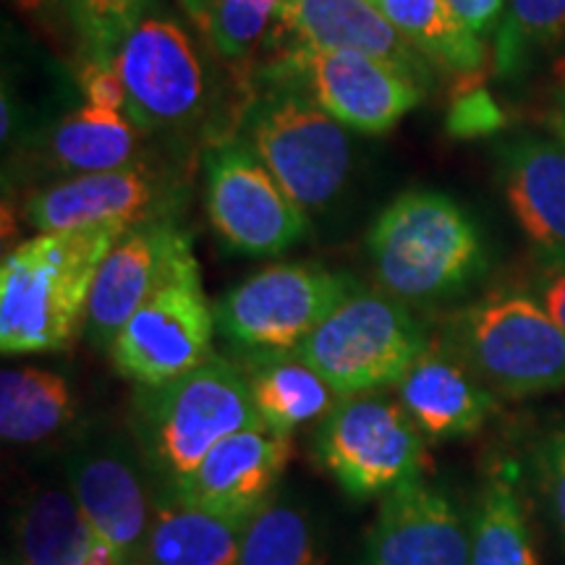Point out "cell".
<instances>
[{
  "label": "cell",
  "mask_w": 565,
  "mask_h": 565,
  "mask_svg": "<svg viewBox=\"0 0 565 565\" xmlns=\"http://www.w3.org/2000/svg\"><path fill=\"white\" fill-rule=\"evenodd\" d=\"M17 565H121L76 505L68 484H45L19 508Z\"/></svg>",
  "instance_id": "44dd1931"
},
{
  "label": "cell",
  "mask_w": 565,
  "mask_h": 565,
  "mask_svg": "<svg viewBox=\"0 0 565 565\" xmlns=\"http://www.w3.org/2000/svg\"><path fill=\"white\" fill-rule=\"evenodd\" d=\"M540 484L550 524L565 553V422L545 437L540 450Z\"/></svg>",
  "instance_id": "1f68e13d"
},
{
  "label": "cell",
  "mask_w": 565,
  "mask_h": 565,
  "mask_svg": "<svg viewBox=\"0 0 565 565\" xmlns=\"http://www.w3.org/2000/svg\"><path fill=\"white\" fill-rule=\"evenodd\" d=\"M291 456V435L273 433L263 422L252 424L217 443L171 494L202 511L252 519L278 492Z\"/></svg>",
  "instance_id": "2e32d148"
},
{
  "label": "cell",
  "mask_w": 565,
  "mask_h": 565,
  "mask_svg": "<svg viewBox=\"0 0 565 565\" xmlns=\"http://www.w3.org/2000/svg\"><path fill=\"white\" fill-rule=\"evenodd\" d=\"M66 484L121 565H145L154 482L134 437L92 435L71 448Z\"/></svg>",
  "instance_id": "8fae6325"
},
{
  "label": "cell",
  "mask_w": 565,
  "mask_h": 565,
  "mask_svg": "<svg viewBox=\"0 0 565 565\" xmlns=\"http://www.w3.org/2000/svg\"><path fill=\"white\" fill-rule=\"evenodd\" d=\"M76 398L68 380L40 366H17L0 374V437L11 445H34L58 435L74 419Z\"/></svg>",
  "instance_id": "d4e9b609"
},
{
  "label": "cell",
  "mask_w": 565,
  "mask_h": 565,
  "mask_svg": "<svg viewBox=\"0 0 565 565\" xmlns=\"http://www.w3.org/2000/svg\"><path fill=\"white\" fill-rule=\"evenodd\" d=\"M192 244L166 217L134 225L103 259L89 294L84 335L97 349L110 351L116 335L171 275L179 254Z\"/></svg>",
  "instance_id": "9a60e30c"
},
{
  "label": "cell",
  "mask_w": 565,
  "mask_h": 565,
  "mask_svg": "<svg viewBox=\"0 0 565 565\" xmlns=\"http://www.w3.org/2000/svg\"><path fill=\"white\" fill-rule=\"evenodd\" d=\"M158 183L145 168L82 173L32 194L24 217L40 233L79 231L92 225H139L152 221Z\"/></svg>",
  "instance_id": "d6986e66"
},
{
  "label": "cell",
  "mask_w": 565,
  "mask_h": 565,
  "mask_svg": "<svg viewBox=\"0 0 565 565\" xmlns=\"http://www.w3.org/2000/svg\"><path fill=\"white\" fill-rule=\"evenodd\" d=\"M134 225H92L38 233L6 254L0 267V349L61 351L84 330L103 259Z\"/></svg>",
  "instance_id": "6da1fadb"
},
{
  "label": "cell",
  "mask_w": 565,
  "mask_h": 565,
  "mask_svg": "<svg viewBox=\"0 0 565 565\" xmlns=\"http://www.w3.org/2000/svg\"><path fill=\"white\" fill-rule=\"evenodd\" d=\"M147 0H71V17L97 58H113L141 21Z\"/></svg>",
  "instance_id": "4dcf8cb0"
},
{
  "label": "cell",
  "mask_w": 565,
  "mask_h": 565,
  "mask_svg": "<svg viewBox=\"0 0 565 565\" xmlns=\"http://www.w3.org/2000/svg\"><path fill=\"white\" fill-rule=\"evenodd\" d=\"M471 565H542L521 500L519 466L494 461L477 492L469 521Z\"/></svg>",
  "instance_id": "cb8c5ba5"
},
{
  "label": "cell",
  "mask_w": 565,
  "mask_h": 565,
  "mask_svg": "<svg viewBox=\"0 0 565 565\" xmlns=\"http://www.w3.org/2000/svg\"><path fill=\"white\" fill-rule=\"evenodd\" d=\"M374 278L404 303H435L469 288L487 267L477 223L440 192H406L366 236Z\"/></svg>",
  "instance_id": "3957f363"
},
{
  "label": "cell",
  "mask_w": 565,
  "mask_h": 565,
  "mask_svg": "<svg viewBox=\"0 0 565 565\" xmlns=\"http://www.w3.org/2000/svg\"><path fill=\"white\" fill-rule=\"evenodd\" d=\"M6 565H17V563H6Z\"/></svg>",
  "instance_id": "f35d334b"
},
{
  "label": "cell",
  "mask_w": 565,
  "mask_h": 565,
  "mask_svg": "<svg viewBox=\"0 0 565 565\" xmlns=\"http://www.w3.org/2000/svg\"><path fill=\"white\" fill-rule=\"evenodd\" d=\"M448 6L471 32L484 34L498 24L505 0H448Z\"/></svg>",
  "instance_id": "e575fe53"
},
{
  "label": "cell",
  "mask_w": 565,
  "mask_h": 565,
  "mask_svg": "<svg viewBox=\"0 0 565 565\" xmlns=\"http://www.w3.org/2000/svg\"><path fill=\"white\" fill-rule=\"evenodd\" d=\"M427 345L404 301L359 288L294 351L343 398L398 385Z\"/></svg>",
  "instance_id": "5b68a950"
},
{
  "label": "cell",
  "mask_w": 565,
  "mask_h": 565,
  "mask_svg": "<svg viewBox=\"0 0 565 565\" xmlns=\"http://www.w3.org/2000/svg\"><path fill=\"white\" fill-rule=\"evenodd\" d=\"M249 519L210 513L154 487L145 565H238Z\"/></svg>",
  "instance_id": "603a6c76"
},
{
  "label": "cell",
  "mask_w": 565,
  "mask_h": 565,
  "mask_svg": "<svg viewBox=\"0 0 565 565\" xmlns=\"http://www.w3.org/2000/svg\"><path fill=\"white\" fill-rule=\"evenodd\" d=\"M395 32L429 63L450 71H475L484 61V45L448 0H372Z\"/></svg>",
  "instance_id": "4316f807"
},
{
  "label": "cell",
  "mask_w": 565,
  "mask_h": 565,
  "mask_svg": "<svg viewBox=\"0 0 565 565\" xmlns=\"http://www.w3.org/2000/svg\"><path fill=\"white\" fill-rule=\"evenodd\" d=\"M565 38V0H508L498 32V68L511 74L540 47Z\"/></svg>",
  "instance_id": "f1b7e54d"
},
{
  "label": "cell",
  "mask_w": 565,
  "mask_h": 565,
  "mask_svg": "<svg viewBox=\"0 0 565 565\" xmlns=\"http://www.w3.org/2000/svg\"><path fill=\"white\" fill-rule=\"evenodd\" d=\"M252 424L259 416L246 374L221 356L171 383L137 385L131 398V437L166 492L179 490L217 443Z\"/></svg>",
  "instance_id": "7a4b0ae2"
},
{
  "label": "cell",
  "mask_w": 565,
  "mask_h": 565,
  "mask_svg": "<svg viewBox=\"0 0 565 565\" xmlns=\"http://www.w3.org/2000/svg\"><path fill=\"white\" fill-rule=\"evenodd\" d=\"M282 68L307 82L312 100L345 129L383 134L422 103L424 87L391 63L356 51L296 45Z\"/></svg>",
  "instance_id": "4fadbf2b"
},
{
  "label": "cell",
  "mask_w": 565,
  "mask_h": 565,
  "mask_svg": "<svg viewBox=\"0 0 565 565\" xmlns=\"http://www.w3.org/2000/svg\"><path fill=\"white\" fill-rule=\"evenodd\" d=\"M353 291L351 275L312 263L273 265L217 301V330L238 351H291L307 341Z\"/></svg>",
  "instance_id": "ba28073f"
},
{
  "label": "cell",
  "mask_w": 565,
  "mask_h": 565,
  "mask_svg": "<svg viewBox=\"0 0 565 565\" xmlns=\"http://www.w3.org/2000/svg\"><path fill=\"white\" fill-rule=\"evenodd\" d=\"M503 189L529 242L565 259V145L536 137L511 141L503 150Z\"/></svg>",
  "instance_id": "ffe728a7"
},
{
  "label": "cell",
  "mask_w": 565,
  "mask_h": 565,
  "mask_svg": "<svg viewBox=\"0 0 565 565\" xmlns=\"http://www.w3.org/2000/svg\"><path fill=\"white\" fill-rule=\"evenodd\" d=\"M61 171L105 173L131 166L137 152V126L121 110L84 108L61 118L47 141Z\"/></svg>",
  "instance_id": "484cf974"
},
{
  "label": "cell",
  "mask_w": 565,
  "mask_h": 565,
  "mask_svg": "<svg viewBox=\"0 0 565 565\" xmlns=\"http://www.w3.org/2000/svg\"><path fill=\"white\" fill-rule=\"evenodd\" d=\"M215 309L204 296L200 263L189 244L166 282L124 324L108 356L131 383H171L215 359Z\"/></svg>",
  "instance_id": "52a82bcc"
},
{
  "label": "cell",
  "mask_w": 565,
  "mask_h": 565,
  "mask_svg": "<svg viewBox=\"0 0 565 565\" xmlns=\"http://www.w3.org/2000/svg\"><path fill=\"white\" fill-rule=\"evenodd\" d=\"M275 30L291 32L315 51H356L391 63L422 87L429 61L395 32L372 0H282Z\"/></svg>",
  "instance_id": "ac0fdd59"
},
{
  "label": "cell",
  "mask_w": 565,
  "mask_h": 565,
  "mask_svg": "<svg viewBox=\"0 0 565 565\" xmlns=\"http://www.w3.org/2000/svg\"><path fill=\"white\" fill-rule=\"evenodd\" d=\"M179 3L183 6V11L192 17L196 24L202 26L204 32H207L210 26V19H212V11H215L217 0H179Z\"/></svg>",
  "instance_id": "d590c367"
},
{
  "label": "cell",
  "mask_w": 565,
  "mask_h": 565,
  "mask_svg": "<svg viewBox=\"0 0 565 565\" xmlns=\"http://www.w3.org/2000/svg\"><path fill=\"white\" fill-rule=\"evenodd\" d=\"M359 565H471V532L456 500L408 479L380 503Z\"/></svg>",
  "instance_id": "5bb4252c"
},
{
  "label": "cell",
  "mask_w": 565,
  "mask_h": 565,
  "mask_svg": "<svg viewBox=\"0 0 565 565\" xmlns=\"http://www.w3.org/2000/svg\"><path fill=\"white\" fill-rule=\"evenodd\" d=\"M282 0H217L207 38L228 61L249 55L278 19Z\"/></svg>",
  "instance_id": "f546056e"
},
{
  "label": "cell",
  "mask_w": 565,
  "mask_h": 565,
  "mask_svg": "<svg viewBox=\"0 0 565 565\" xmlns=\"http://www.w3.org/2000/svg\"><path fill=\"white\" fill-rule=\"evenodd\" d=\"M424 440L398 398L343 395L317 427L315 458L353 500L385 498L422 477Z\"/></svg>",
  "instance_id": "8992f818"
},
{
  "label": "cell",
  "mask_w": 565,
  "mask_h": 565,
  "mask_svg": "<svg viewBox=\"0 0 565 565\" xmlns=\"http://www.w3.org/2000/svg\"><path fill=\"white\" fill-rule=\"evenodd\" d=\"M244 374L259 422L280 435H294L307 424L322 422L341 398L294 349L249 353Z\"/></svg>",
  "instance_id": "7402d4cb"
},
{
  "label": "cell",
  "mask_w": 565,
  "mask_h": 565,
  "mask_svg": "<svg viewBox=\"0 0 565 565\" xmlns=\"http://www.w3.org/2000/svg\"><path fill=\"white\" fill-rule=\"evenodd\" d=\"M17 3L26 13H42V11H61L71 9V0H17Z\"/></svg>",
  "instance_id": "8d00e7d4"
},
{
  "label": "cell",
  "mask_w": 565,
  "mask_h": 565,
  "mask_svg": "<svg viewBox=\"0 0 565 565\" xmlns=\"http://www.w3.org/2000/svg\"><path fill=\"white\" fill-rule=\"evenodd\" d=\"M249 145L303 212L328 207L351 173L349 131L296 92H275L254 105Z\"/></svg>",
  "instance_id": "9c48e42d"
},
{
  "label": "cell",
  "mask_w": 565,
  "mask_h": 565,
  "mask_svg": "<svg viewBox=\"0 0 565 565\" xmlns=\"http://www.w3.org/2000/svg\"><path fill=\"white\" fill-rule=\"evenodd\" d=\"M204 175L212 228L231 249L275 257L307 236V212L275 181L249 141L228 139L212 147Z\"/></svg>",
  "instance_id": "30bf717a"
},
{
  "label": "cell",
  "mask_w": 565,
  "mask_h": 565,
  "mask_svg": "<svg viewBox=\"0 0 565 565\" xmlns=\"http://www.w3.org/2000/svg\"><path fill=\"white\" fill-rule=\"evenodd\" d=\"M542 303L553 320L565 330V259L563 257H547L545 270H542V286H540Z\"/></svg>",
  "instance_id": "836d02e7"
},
{
  "label": "cell",
  "mask_w": 565,
  "mask_h": 565,
  "mask_svg": "<svg viewBox=\"0 0 565 565\" xmlns=\"http://www.w3.org/2000/svg\"><path fill=\"white\" fill-rule=\"evenodd\" d=\"M445 343L498 395L526 398L565 387V330L529 296L498 294L461 309Z\"/></svg>",
  "instance_id": "277c9868"
},
{
  "label": "cell",
  "mask_w": 565,
  "mask_h": 565,
  "mask_svg": "<svg viewBox=\"0 0 565 565\" xmlns=\"http://www.w3.org/2000/svg\"><path fill=\"white\" fill-rule=\"evenodd\" d=\"M79 79L84 95H87V105L126 113V89L121 74L116 68V55L113 58H97V55H92L87 66L82 68Z\"/></svg>",
  "instance_id": "d6a6232c"
},
{
  "label": "cell",
  "mask_w": 565,
  "mask_h": 565,
  "mask_svg": "<svg viewBox=\"0 0 565 565\" xmlns=\"http://www.w3.org/2000/svg\"><path fill=\"white\" fill-rule=\"evenodd\" d=\"M553 121H555V129L561 131V137L565 139V89L561 92V97H557V105H555V116H553Z\"/></svg>",
  "instance_id": "74e56055"
},
{
  "label": "cell",
  "mask_w": 565,
  "mask_h": 565,
  "mask_svg": "<svg viewBox=\"0 0 565 565\" xmlns=\"http://www.w3.org/2000/svg\"><path fill=\"white\" fill-rule=\"evenodd\" d=\"M395 387L419 433L435 443L477 435L498 408V393L448 343L429 341Z\"/></svg>",
  "instance_id": "e0dca14e"
},
{
  "label": "cell",
  "mask_w": 565,
  "mask_h": 565,
  "mask_svg": "<svg viewBox=\"0 0 565 565\" xmlns=\"http://www.w3.org/2000/svg\"><path fill=\"white\" fill-rule=\"evenodd\" d=\"M238 565H322L312 511L291 494L275 492L246 524Z\"/></svg>",
  "instance_id": "83f0119b"
},
{
  "label": "cell",
  "mask_w": 565,
  "mask_h": 565,
  "mask_svg": "<svg viewBox=\"0 0 565 565\" xmlns=\"http://www.w3.org/2000/svg\"><path fill=\"white\" fill-rule=\"evenodd\" d=\"M126 116L141 131L179 129L204 105V66L192 38L168 19L147 17L116 51Z\"/></svg>",
  "instance_id": "7c38bea8"
}]
</instances>
